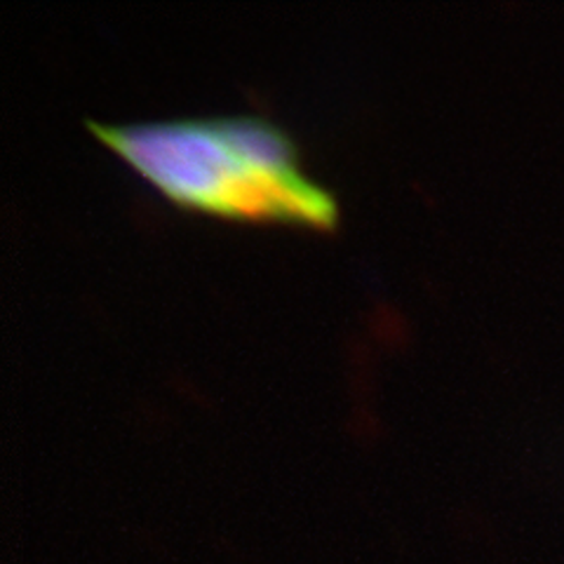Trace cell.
<instances>
[{
	"instance_id": "obj_1",
	"label": "cell",
	"mask_w": 564,
	"mask_h": 564,
	"mask_svg": "<svg viewBox=\"0 0 564 564\" xmlns=\"http://www.w3.org/2000/svg\"><path fill=\"white\" fill-rule=\"evenodd\" d=\"M167 200L228 219L329 228L337 200L299 165L290 134L261 116L87 120Z\"/></svg>"
}]
</instances>
